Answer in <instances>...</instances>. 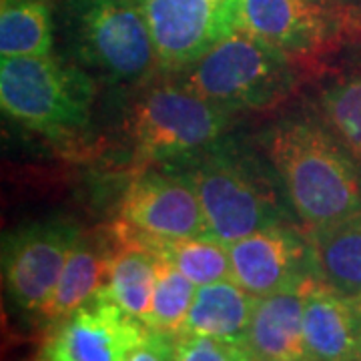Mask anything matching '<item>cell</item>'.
Wrapping results in <instances>:
<instances>
[{"mask_svg": "<svg viewBox=\"0 0 361 361\" xmlns=\"http://www.w3.org/2000/svg\"><path fill=\"white\" fill-rule=\"evenodd\" d=\"M259 149L307 231L361 213V163L315 113L277 118L259 135Z\"/></svg>", "mask_w": 361, "mask_h": 361, "instance_id": "obj_1", "label": "cell"}, {"mask_svg": "<svg viewBox=\"0 0 361 361\" xmlns=\"http://www.w3.org/2000/svg\"><path fill=\"white\" fill-rule=\"evenodd\" d=\"M187 165L209 235L225 245L287 223L293 213L269 163L225 139Z\"/></svg>", "mask_w": 361, "mask_h": 361, "instance_id": "obj_2", "label": "cell"}, {"mask_svg": "<svg viewBox=\"0 0 361 361\" xmlns=\"http://www.w3.org/2000/svg\"><path fill=\"white\" fill-rule=\"evenodd\" d=\"M297 68L287 54L237 28L179 71L177 80L229 113L269 111L295 92Z\"/></svg>", "mask_w": 361, "mask_h": 361, "instance_id": "obj_3", "label": "cell"}, {"mask_svg": "<svg viewBox=\"0 0 361 361\" xmlns=\"http://www.w3.org/2000/svg\"><path fill=\"white\" fill-rule=\"evenodd\" d=\"M0 104L26 129L52 139L73 137L89 125L92 82L52 54L2 56Z\"/></svg>", "mask_w": 361, "mask_h": 361, "instance_id": "obj_4", "label": "cell"}, {"mask_svg": "<svg viewBox=\"0 0 361 361\" xmlns=\"http://www.w3.org/2000/svg\"><path fill=\"white\" fill-rule=\"evenodd\" d=\"M231 113L179 80L153 85L127 118L133 147L147 163H191L225 139Z\"/></svg>", "mask_w": 361, "mask_h": 361, "instance_id": "obj_5", "label": "cell"}, {"mask_svg": "<svg viewBox=\"0 0 361 361\" xmlns=\"http://www.w3.org/2000/svg\"><path fill=\"white\" fill-rule=\"evenodd\" d=\"M68 39L77 59L116 85H139L159 66L135 0H68Z\"/></svg>", "mask_w": 361, "mask_h": 361, "instance_id": "obj_6", "label": "cell"}, {"mask_svg": "<svg viewBox=\"0 0 361 361\" xmlns=\"http://www.w3.org/2000/svg\"><path fill=\"white\" fill-rule=\"evenodd\" d=\"M115 229L151 249L209 233L193 180L177 171H147L133 180Z\"/></svg>", "mask_w": 361, "mask_h": 361, "instance_id": "obj_7", "label": "cell"}, {"mask_svg": "<svg viewBox=\"0 0 361 361\" xmlns=\"http://www.w3.org/2000/svg\"><path fill=\"white\" fill-rule=\"evenodd\" d=\"M155 44L159 66L179 73L241 28L239 0H135Z\"/></svg>", "mask_w": 361, "mask_h": 361, "instance_id": "obj_8", "label": "cell"}, {"mask_svg": "<svg viewBox=\"0 0 361 361\" xmlns=\"http://www.w3.org/2000/svg\"><path fill=\"white\" fill-rule=\"evenodd\" d=\"M78 237L80 231L66 219L37 221L4 237V285L20 310L42 313Z\"/></svg>", "mask_w": 361, "mask_h": 361, "instance_id": "obj_9", "label": "cell"}, {"mask_svg": "<svg viewBox=\"0 0 361 361\" xmlns=\"http://www.w3.org/2000/svg\"><path fill=\"white\" fill-rule=\"evenodd\" d=\"M149 327L118 307L106 287L66 317L52 322L37 361H127Z\"/></svg>", "mask_w": 361, "mask_h": 361, "instance_id": "obj_10", "label": "cell"}, {"mask_svg": "<svg viewBox=\"0 0 361 361\" xmlns=\"http://www.w3.org/2000/svg\"><path fill=\"white\" fill-rule=\"evenodd\" d=\"M241 28L299 66L313 65L343 42L329 0H239Z\"/></svg>", "mask_w": 361, "mask_h": 361, "instance_id": "obj_11", "label": "cell"}, {"mask_svg": "<svg viewBox=\"0 0 361 361\" xmlns=\"http://www.w3.org/2000/svg\"><path fill=\"white\" fill-rule=\"evenodd\" d=\"M227 247L233 281L255 297L275 293L313 275L310 237L287 223L261 229Z\"/></svg>", "mask_w": 361, "mask_h": 361, "instance_id": "obj_12", "label": "cell"}, {"mask_svg": "<svg viewBox=\"0 0 361 361\" xmlns=\"http://www.w3.org/2000/svg\"><path fill=\"white\" fill-rule=\"evenodd\" d=\"M311 277L269 295L257 297L245 339V348L253 360L307 361L303 311Z\"/></svg>", "mask_w": 361, "mask_h": 361, "instance_id": "obj_13", "label": "cell"}, {"mask_svg": "<svg viewBox=\"0 0 361 361\" xmlns=\"http://www.w3.org/2000/svg\"><path fill=\"white\" fill-rule=\"evenodd\" d=\"M303 336L307 361H357L361 310L311 277L305 293Z\"/></svg>", "mask_w": 361, "mask_h": 361, "instance_id": "obj_14", "label": "cell"}, {"mask_svg": "<svg viewBox=\"0 0 361 361\" xmlns=\"http://www.w3.org/2000/svg\"><path fill=\"white\" fill-rule=\"evenodd\" d=\"M115 251V237L109 241L106 237L80 233L77 243L68 253L59 285L40 317L59 322L92 299L99 291H103L109 283Z\"/></svg>", "mask_w": 361, "mask_h": 361, "instance_id": "obj_15", "label": "cell"}, {"mask_svg": "<svg viewBox=\"0 0 361 361\" xmlns=\"http://www.w3.org/2000/svg\"><path fill=\"white\" fill-rule=\"evenodd\" d=\"M307 237L313 277L361 310V213Z\"/></svg>", "mask_w": 361, "mask_h": 361, "instance_id": "obj_16", "label": "cell"}, {"mask_svg": "<svg viewBox=\"0 0 361 361\" xmlns=\"http://www.w3.org/2000/svg\"><path fill=\"white\" fill-rule=\"evenodd\" d=\"M257 297L233 279L201 285L197 287L193 305L180 334L215 337L245 345Z\"/></svg>", "mask_w": 361, "mask_h": 361, "instance_id": "obj_17", "label": "cell"}, {"mask_svg": "<svg viewBox=\"0 0 361 361\" xmlns=\"http://www.w3.org/2000/svg\"><path fill=\"white\" fill-rule=\"evenodd\" d=\"M113 237L116 251L111 263L106 293L121 310L147 325L155 293L159 253L116 229H113Z\"/></svg>", "mask_w": 361, "mask_h": 361, "instance_id": "obj_18", "label": "cell"}, {"mask_svg": "<svg viewBox=\"0 0 361 361\" xmlns=\"http://www.w3.org/2000/svg\"><path fill=\"white\" fill-rule=\"evenodd\" d=\"M313 113L361 163V52L319 87Z\"/></svg>", "mask_w": 361, "mask_h": 361, "instance_id": "obj_19", "label": "cell"}, {"mask_svg": "<svg viewBox=\"0 0 361 361\" xmlns=\"http://www.w3.org/2000/svg\"><path fill=\"white\" fill-rule=\"evenodd\" d=\"M51 0L0 2V52L2 56L51 54Z\"/></svg>", "mask_w": 361, "mask_h": 361, "instance_id": "obj_20", "label": "cell"}, {"mask_svg": "<svg viewBox=\"0 0 361 361\" xmlns=\"http://www.w3.org/2000/svg\"><path fill=\"white\" fill-rule=\"evenodd\" d=\"M153 251H157L161 257L169 259L197 287L233 279L229 247L209 233L165 241L155 245Z\"/></svg>", "mask_w": 361, "mask_h": 361, "instance_id": "obj_21", "label": "cell"}, {"mask_svg": "<svg viewBox=\"0 0 361 361\" xmlns=\"http://www.w3.org/2000/svg\"><path fill=\"white\" fill-rule=\"evenodd\" d=\"M195 293L197 285L185 277L169 259L159 255L157 285L147 327L169 336H179L193 305Z\"/></svg>", "mask_w": 361, "mask_h": 361, "instance_id": "obj_22", "label": "cell"}, {"mask_svg": "<svg viewBox=\"0 0 361 361\" xmlns=\"http://www.w3.org/2000/svg\"><path fill=\"white\" fill-rule=\"evenodd\" d=\"M175 361H255L243 343L180 334L175 339Z\"/></svg>", "mask_w": 361, "mask_h": 361, "instance_id": "obj_23", "label": "cell"}, {"mask_svg": "<svg viewBox=\"0 0 361 361\" xmlns=\"http://www.w3.org/2000/svg\"><path fill=\"white\" fill-rule=\"evenodd\" d=\"M175 339L177 336L149 329V334L133 349L127 361H175Z\"/></svg>", "mask_w": 361, "mask_h": 361, "instance_id": "obj_24", "label": "cell"}, {"mask_svg": "<svg viewBox=\"0 0 361 361\" xmlns=\"http://www.w3.org/2000/svg\"><path fill=\"white\" fill-rule=\"evenodd\" d=\"M329 4L341 25L343 42L361 40V0H329Z\"/></svg>", "mask_w": 361, "mask_h": 361, "instance_id": "obj_25", "label": "cell"}, {"mask_svg": "<svg viewBox=\"0 0 361 361\" xmlns=\"http://www.w3.org/2000/svg\"><path fill=\"white\" fill-rule=\"evenodd\" d=\"M357 361H361V339H360V351H357Z\"/></svg>", "mask_w": 361, "mask_h": 361, "instance_id": "obj_26", "label": "cell"}]
</instances>
